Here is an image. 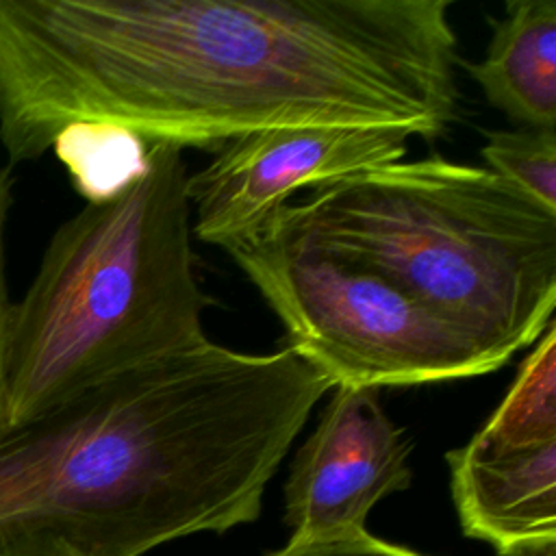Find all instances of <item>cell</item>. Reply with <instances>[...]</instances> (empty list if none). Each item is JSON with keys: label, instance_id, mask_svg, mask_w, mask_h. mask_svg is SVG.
I'll return each instance as SVG.
<instances>
[{"label": "cell", "instance_id": "obj_14", "mask_svg": "<svg viewBox=\"0 0 556 556\" xmlns=\"http://www.w3.org/2000/svg\"><path fill=\"white\" fill-rule=\"evenodd\" d=\"M11 204V191L9 180L0 172V437H2V384H4V350H7V328H9V315H11V300L7 291V278H4V226Z\"/></svg>", "mask_w": 556, "mask_h": 556}, {"label": "cell", "instance_id": "obj_11", "mask_svg": "<svg viewBox=\"0 0 556 556\" xmlns=\"http://www.w3.org/2000/svg\"><path fill=\"white\" fill-rule=\"evenodd\" d=\"M50 150L65 165L87 204L117 195L148 165V143L137 132L111 122L70 124L54 137Z\"/></svg>", "mask_w": 556, "mask_h": 556}, {"label": "cell", "instance_id": "obj_13", "mask_svg": "<svg viewBox=\"0 0 556 556\" xmlns=\"http://www.w3.org/2000/svg\"><path fill=\"white\" fill-rule=\"evenodd\" d=\"M269 556H424L408 547L371 536L367 530L317 536V539H291L282 549Z\"/></svg>", "mask_w": 556, "mask_h": 556}, {"label": "cell", "instance_id": "obj_5", "mask_svg": "<svg viewBox=\"0 0 556 556\" xmlns=\"http://www.w3.org/2000/svg\"><path fill=\"white\" fill-rule=\"evenodd\" d=\"M332 387H419L500 369L473 341L384 276L267 222L226 250Z\"/></svg>", "mask_w": 556, "mask_h": 556}, {"label": "cell", "instance_id": "obj_9", "mask_svg": "<svg viewBox=\"0 0 556 556\" xmlns=\"http://www.w3.org/2000/svg\"><path fill=\"white\" fill-rule=\"evenodd\" d=\"M491 26L486 56L467 72L521 128L556 130V0H510Z\"/></svg>", "mask_w": 556, "mask_h": 556}, {"label": "cell", "instance_id": "obj_12", "mask_svg": "<svg viewBox=\"0 0 556 556\" xmlns=\"http://www.w3.org/2000/svg\"><path fill=\"white\" fill-rule=\"evenodd\" d=\"M480 154L489 172L556 213V130H491Z\"/></svg>", "mask_w": 556, "mask_h": 556}, {"label": "cell", "instance_id": "obj_2", "mask_svg": "<svg viewBox=\"0 0 556 556\" xmlns=\"http://www.w3.org/2000/svg\"><path fill=\"white\" fill-rule=\"evenodd\" d=\"M330 389L289 343L256 354L206 339L115 374L0 437V547L141 556L250 523Z\"/></svg>", "mask_w": 556, "mask_h": 556}, {"label": "cell", "instance_id": "obj_15", "mask_svg": "<svg viewBox=\"0 0 556 556\" xmlns=\"http://www.w3.org/2000/svg\"><path fill=\"white\" fill-rule=\"evenodd\" d=\"M0 556H80L56 539H24L0 547Z\"/></svg>", "mask_w": 556, "mask_h": 556}, {"label": "cell", "instance_id": "obj_8", "mask_svg": "<svg viewBox=\"0 0 556 556\" xmlns=\"http://www.w3.org/2000/svg\"><path fill=\"white\" fill-rule=\"evenodd\" d=\"M452 500L467 536L500 556L556 543V441L482 452L469 443L447 452Z\"/></svg>", "mask_w": 556, "mask_h": 556}, {"label": "cell", "instance_id": "obj_4", "mask_svg": "<svg viewBox=\"0 0 556 556\" xmlns=\"http://www.w3.org/2000/svg\"><path fill=\"white\" fill-rule=\"evenodd\" d=\"M308 191L269 222L384 276L497 367L554 319L556 213L486 167L432 154Z\"/></svg>", "mask_w": 556, "mask_h": 556}, {"label": "cell", "instance_id": "obj_6", "mask_svg": "<svg viewBox=\"0 0 556 556\" xmlns=\"http://www.w3.org/2000/svg\"><path fill=\"white\" fill-rule=\"evenodd\" d=\"M410 137L391 126H276L235 137L187 178L191 232L204 243L237 248L295 191L402 161Z\"/></svg>", "mask_w": 556, "mask_h": 556}, {"label": "cell", "instance_id": "obj_1", "mask_svg": "<svg viewBox=\"0 0 556 556\" xmlns=\"http://www.w3.org/2000/svg\"><path fill=\"white\" fill-rule=\"evenodd\" d=\"M452 0H0V143L39 159L76 122L219 150L276 126L458 117Z\"/></svg>", "mask_w": 556, "mask_h": 556}, {"label": "cell", "instance_id": "obj_10", "mask_svg": "<svg viewBox=\"0 0 556 556\" xmlns=\"http://www.w3.org/2000/svg\"><path fill=\"white\" fill-rule=\"evenodd\" d=\"M556 441V321L523 358L508 393L467 441L482 452L523 450Z\"/></svg>", "mask_w": 556, "mask_h": 556}, {"label": "cell", "instance_id": "obj_16", "mask_svg": "<svg viewBox=\"0 0 556 556\" xmlns=\"http://www.w3.org/2000/svg\"><path fill=\"white\" fill-rule=\"evenodd\" d=\"M519 556H556V543H545V545L532 547Z\"/></svg>", "mask_w": 556, "mask_h": 556}, {"label": "cell", "instance_id": "obj_3", "mask_svg": "<svg viewBox=\"0 0 556 556\" xmlns=\"http://www.w3.org/2000/svg\"><path fill=\"white\" fill-rule=\"evenodd\" d=\"M182 148L148 143V165L117 195L52 235L11 304L2 434L76 393L208 337L195 274Z\"/></svg>", "mask_w": 556, "mask_h": 556}, {"label": "cell", "instance_id": "obj_7", "mask_svg": "<svg viewBox=\"0 0 556 556\" xmlns=\"http://www.w3.org/2000/svg\"><path fill=\"white\" fill-rule=\"evenodd\" d=\"M315 430L302 443L285 484L291 539L365 530L369 510L410 486L413 443L380 404V391L332 387Z\"/></svg>", "mask_w": 556, "mask_h": 556}]
</instances>
